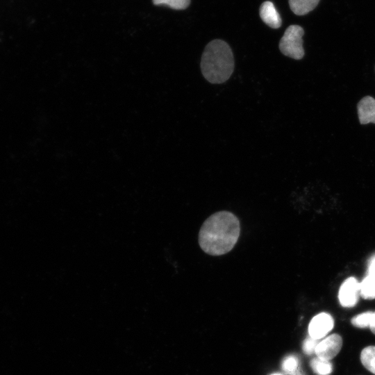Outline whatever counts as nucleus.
I'll list each match as a JSON object with an SVG mask.
<instances>
[{"mask_svg":"<svg viewBox=\"0 0 375 375\" xmlns=\"http://www.w3.org/2000/svg\"><path fill=\"white\" fill-rule=\"evenodd\" d=\"M240 234L238 218L229 211H219L203 223L198 236L199 244L208 255L222 256L233 249Z\"/></svg>","mask_w":375,"mask_h":375,"instance_id":"obj_1","label":"nucleus"},{"mask_svg":"<svg viewBox=\"0 0 375 375\" xmlns=\"http://www.w3.org/2000/svg\"><path fill=\"white\" fill-rule=\"evenodd\" d=\"M201 69L211 83L227 81L234 70V58L229 45L222 40L210 42L202 54Z\"/></svg>","mask_w":375,"mask_h":375,"instance_id":"obj_2","label":"nucleus"},{"mask_svg":"<svg viewBox=\"0 0 375 375\" xmlns=\"http://www.w3.org/2000/svg\"><path fill=\"white\" fill-rule=\"evenodd\" d=\"M303 28L299 25H290L285 30L279 42L281 53L291 58L301 60L304 56L302 37Z\"/></svg>","mask_w":375,"mask_h":375,"instance_id":"obj_3","label":"nucleus"},{"mask_svg":"<svg viewBox=\"0 0 375 375\" xmlns=\"http://www.w3.org/2000/svg\"><path fill=\"white\" fill-rule=\"evenodd\" d=\"M342 346V339L339 334H331L317 344L315 353L317 357L331 360L340 352Z\"/></svg>","mask_w":375,"mask_h":375,"instance_id":"obj_4","label":"nucleus"},{"mask_svg":"<svg viewBox=\"0 0 375 375\" xmlns=\"http://www.w3.org/2000/svg\"><path fill=\"white\" fill-rule=\"evenodd\" d=\"M360 296V283L353 277L346 279L339 290L338 298L340 304L345 308L353 307Z\"/></svg>","mask_w":375,"mask_h":375,"instance_id":"obj_5","label":"nucleus"},{"mask_svg":"<svg viewBox=\"0 0 375 375\" xmlns=\"http://www.w3.org/2000/svg\"><path fill=\"white\" fill-rule=\"evenodd\" d=\"M334 326L332 316L326 312L315 315L308 325L309 335L315 340H319L327 335Z\"/></svg>","mask_w":375,"mask_h":375,"instance_id":"obj_6","label":"nucleus"},{"mask_svg":"<svg viewBox=\"0 0 375 375\" xmlns=\"http://www.w3.org/2000/svg\"><path fill=\"white\" fill-rule=\"evenodd\" d=\"M360 124H375V99L371 96L362 98L357 104Z\"/></svg>","mask_w":375,"mask_h":375,"instance_id":"obj_7","label":"nucleus"},{"mask_svg":"<svg viewBox=\"0 0 375 375\" xmlns=\"http://www.w3.org/2000/svg\"><path fill=\"white\" fill-rule=\"evenodd\" d=\"M260 16L262 20L269 27L278 28L281 25V18L272 2L267 1L260 8Z\"/></svg>","mask_w":375,"mask_h":375,"instance_id":"obj_8","label":"nucleus"},{"mask_svg":"<svg viewBox=\"0 0 375 375\" xmlns=\"http://www.w3.org/2000/svg\"><path fill=\"white\" fill-rule=\"evenodd\" d=\"M292 11L297 15L308 14L317 6L319 0H288Z\"/></svg>","mask_w":375,"mask_h":375,"instance_id":"obj_9","label":"nucleus"},{"mask_svg":"<svg viewBox=\"0 0 375 375\" xmlns=\"http://www.w3.org/2000/svg\"><path fill=\"white\" fill-rule=\"evenodd\" d=\"M310 366L317 375H329L333 371V365L330 360H323L318 357L310 361Z\"/></svg>","mask_w":375,"mask_h":375,"instance_id":"obj_10","label":"nucleus"},{"mask_svg":"<svg viewBox=\"0 0 375 375\" xmlns=\"http://www.w3.org/2000/svg\"><path fill=\"white\" fill-rule=\"evenodd\" d=\"M360 361L367 370L375 374V346H369L362 350Z\"/></svg>","mask_w":375,"mask_h":375,"instance_id":"obj_11","label":"nucleus"},{"mask_svg":"<svg viewBox=\"0 0 375 375\" xmlns=\"http://www.w3.org/2000/svg\"><path fill=\"white\" fill-rule=\"evenodd\" d=\"M360 295L365 299H375V277L367 275L360 283Z\"/></svg>","mask_w":375,"mask_h":375,"instance_id":"obj_12","label":"nucleus"},{"mask_svg":"<svg viewBox=\"0 0 375 375\" xmlns=\"http://www.w3.org/2000/svg\"><path fill=\"white\" fill-rule=\"evenodd\" d=\"M374 312L367 311L359 315L354 316L351 322L353 326L357 328H367L369 327L374 317Z\"/></svg>","mask_w":375,"mask_h":375,"instance_id":"obj_13","label":"nucleus"},{"mask_svg":"<svg viewBox=\"0 0 375 375\" xmlns=\"http://www.w3.org/2000/svg\"><path fill=\"white\" fill-rule=\"evenodd\" d=\"M154 5H167L175 10L186 8L190 0H152Z\"/></svg>","mask_w":375,"mask_h":375,"instance_id":"obj_14","label":"nucleus"},{"mask_svg":"<svg viewBox=\"0 0 375 375\" xmlns=\"http://www.w3.org/2000/svg\"><path fill=\"white\" fill-rule=\"evenodd\" d=\"M298 359L294 356H288L282 362L281 367L288 373L294 372L298 367Z\"/></svg>","mask_w":375,"mask_h":375,"instance_id":"obj_15","label":"nucleus"},{"mask_svg":"<svg viewBox=\"0 0 375 375\" xmlns=\"http://www.w3.org/2000/svg\"><path fill=\"white\" fill-rule=\"evenodd\" d=\"M319 340H315L310 336L306 338L303 342L302 349L306 354L311 355L315 353V348L319 343Z\"/></svg>","mask_w":375,"mask_h":375,"instance_id":"obj_16","label":"nucleus"},{"mask_svg":"<svg viewBox=\"0 0 375 375\" xmlns=\"http://www.w3.org/2000/svg\"><path fill=\"white\" fill-rule=\"evenodd\" d=\"M368 273H375V256L369 261Z\"/></svg>","mask_w":375,"mask_h":375,"instance_id":"obj_17","label":"nucleus"},{"mask_svg":"<svg viewBox=\"0 0 375 375\" xmlns=\"http://www.w3.org/2000/svg\"><path fill=\"white\" fill-rule=\"evenodd\" d=\"M369 328L371 330V331L375 334V312H374V317H373V319H372V322L369 326Z\"/></svg>","mask_w":375,"mask_h":375,"instance_id":"obj_18","label":"nucleus"},{"mask_svg":"<svg viewBox=\"0 0 375 375\" xmlns=\"http://www.w3.org/2000/svg\"><path fill=\"white\" fill-rule=\"evenodd\" d=\"M271 375H281V374H278V373H276V374H272Z\"/></svg>","mask_w":375,"mask_h":375,"instance_id":"obj_19","label":"nucleus"}]
</instances>
